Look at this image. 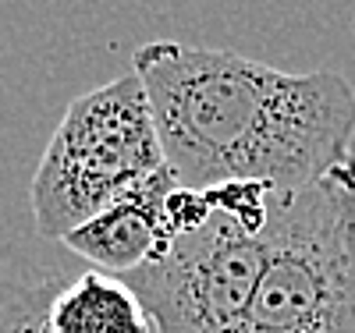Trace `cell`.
Returning a JSON list of instances; mask_svg holds the SVG:
<instances>
[{"mask_svg":"<svg viewBox=\"0 0 355 333\" xmlns=\"http://www.w3.org/2000/svg\"><path fill=\"white\" fill-rule=\"evenodd\" d=\"M132 71L182 188L270 181L295 192L355 167V89L334 71L288 75L231 50L171 39L139 46Z\"/></svg>","mask_w":355,"mask_h":333,"instance_id":"1","label":"cell"},{"mask_svg":"<svg viewBox=\"0 0 355 333\" xmlns=\"http://www.w3.org/2000/svg\"><path fill=\"white\" fill-rule=\"evenodd\" d=\"M266 266L239 333H355V167L274 192Z\"/></svg>","mask_w":355,"mask_h":333,"instance_id":"2","label":"cell"},{"mask_svg":"<svg viewBox=\"0 0 355 333\" xmlns=\"http://www.w3.org/2000/svg\"><path fill=\"white\" fill-rule=\"evenodd\" d=\"M160 167L153 110L135 71L75 96L43 149L28 192L40 237L61 241Z\"/></svg>","mask_w":355,"mask_h":333,"instance_id":"3","label":"cell"},{"mask_svg":"<svg viewBox=\"0 0 355 333\" xmlns=\"http://www.w3.org/2000/svg\"><path fill=\"white\" fill-rule=\"evenodd\" d=\"M266 266V237L224 213L171 241L167 255L121 280L142 301L153 333H239Z\"/></svg>","mask_w":355,"mask_h":333,"instance_id":"4","label":"cell"},{"mask_svg":"<svg viewBox=\"0 0 355 333\" xmlns=\"http://www.w3.org/2000/svg\"><path fill=\"white\" fill-rule=\"evenodd\" d=\"M174 188L178 181L164 163L160 170L135 181L110 206H103L93 220L64 234L61 249L110 277H125L146 262H157L174 241L164 227V199Z\"/></svg>","mask_w":355,"mask_h":333,"instance_id":"5","label":"cell"},{"mask_svg":"<svg viewBox=\"0 0 355 333\" xmlns=\"http://www.w3.org/2000/svg\"><path fill=\"white\" fill-rule=\"evenodd\" d=\"M50 333H153L142 301L121 277L85 269L57 287L46 309Z\"/></svg>","mask_w":355,"mask_h":333,"instance_id":"6","label":"cell"},{"mask_svg":"<svg viewBox=\"0 0 355 333\" xmlns=\"http://www.w3.org/2000/svg\"><path fill=\"white\" fill-rule=\"evenodd\" d=\"M68 277L28 249H0V333H50L46 309Z\"/></svg>","mask_w":355,"mask_h":333,"instance_id":"7","label":"cell"},{"mask_svg":"<svg viewBox=\"0 0 355 333\" xmlns=\"http://www.w3.org/2000/svg\"><path fill=\"white\" fill-rule=\"evenodd\" d=\"M270 181H224V185L206 188V202L227 220H234L249 234H263L266 217H270V199H274Z\"/></svg>","mask_w":355,"mask_h":333,"instance_id":"8","label":"cell"},{"mask_svg":"<svg viewBox=\"0 0 355 333\" xmlns=\"http://www.w3.org/2000/svg\"><path fill=\"white\" fill-rule=\"evenodd\" d=\"M214 217V206L206 202V195L199 188H182L178 185L167 199H164V227L171 237H182V234H196L210 224Z\"/></svg>","mask_w":355,"mask_h":333,"instance_id":"9","label":"cell"}]
</instances>
